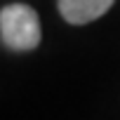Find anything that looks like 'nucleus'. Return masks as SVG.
<instances>
[{"label": "nucleus", "mask_w": 120, "mask_h": 120, "mask_svg": "<svg viewBox=\"0 0 120 120\" xmlns=\"http://www.w3.org/2000/svg\"><path fill=\"white\" fill-rule=\"evenodd\" d=\"M40 17L33 7L14 3L0 10V40L12 52H31L40 45Z\"/></svg>", "instance_id": "1"}, {"label": "nucleus", "mask_w": 120, "mask_h": 120, "mask_svg": "<svg viewBox=\"0 0 120 120\" xmlns=\"http://www.w3.org/2000/svg\"><path fill=\"white\" fill-rule=\"evenodd\" d=\"M115 0H59V14L68 24L82 26L104 17Z\"/></svg>", "instance_id": "2"}]
</instances>
